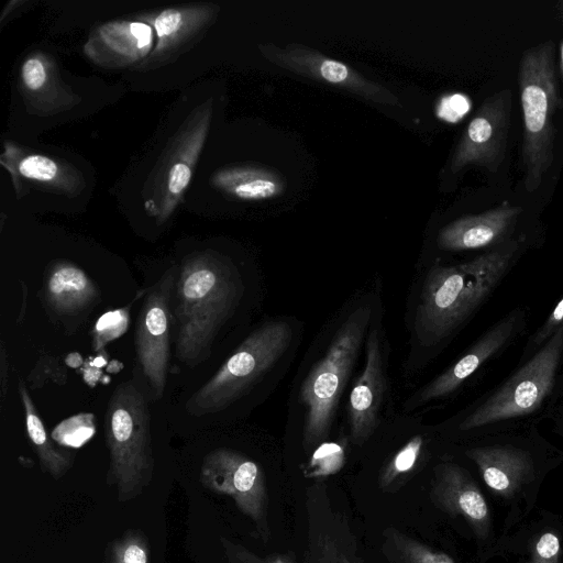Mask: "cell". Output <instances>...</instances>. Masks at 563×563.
Wrapping results in <instances>:
<instances>
[{
  "mask_svg": "<svg viewBox=\"0 0 563 563\" xmlns=\"http://www.w3.org/2000/svg\"><path fill=\"white\" fill-rule=\"evenodd\" d=\"M555 46L547 41L527 48L518 67L523 136L521 159L527 191L537 190L554 161L555 114L562 106Z\"/></svg>",
  "mask_w": 563,
  "mask_h": 563,
  "instance_id": "3",
  "label": "cell"
},
{
  "mask_svg": "<svg viewBox=\"0 0 563 563\" xmlns=\"http://www.w3.org/2000/svg\"><path fill=\"white\" fill-rule=\"evenodd\" d=\"M430 498L443 512L462 517L476 538L487 539L492 525L489 507L471 475L460 465L445 462L434 467Z\"/></svg>",
  "mask_w": 563,
  "mask_h": 563,
  "instance_id": "15",
  "label": "cell"
},
{
  "mask_svg": "<svg viewBox=\"0 0 563 563\" xmlns=\"http://www.w3.org/2000/svg\"><path fill=\"white\" fill-rule=\"evenodd\" d=\"M263 57L287 71L319 81L383 106H399L400 100L387 87L373 81L343 63L299 43L284 47L273 43L258 45Z\"/></svg>",
  "mask_w": 563,
  "mask_h": 563,
  "instance_id": "11",
  "label": "cell"
},
{
  "mask_svg": "<svg viewBox=\"0 0 563 563\" xmlns=\"http://www.w3.org/2000/svg\"><path fill=\"white\" fill-rule=\"evenodd\" d=\"M290 341L291 328L285 321L266 322L253 331L189 398L188 412L203 416L233 404L279 360Z\"/></svg>",
  "mask_w": 563,
  "mask_h": 563,
  "instance_id": "6",
  "label": "cell"
},
{
  "mask_svg": "<svg viewBox=\"0 0 563 563\" xmlns=\"http://www.w3.org/2000/svg\"><path fill=\"white\" fill-rule=\"evenodd\" d=\"M522 208L507 201L477 214L455 219L438 235V245L446 251H466L499 242L512 230Z\"/></svg>",
  "mask_w": 563,
  "mask_h": 563,
  "instance_id": "20",
  "label": "cell"
},
{
  "mask_svg": "<svg viewBox=\"0 0 563 563\" xmlns=\"http://www.w3.org/2000/svg\"><path fill=\"white\" fill-rule=\"evenodd\" d=\"M219 12L214 3H191L141 14L137 20L152 26L157 41L133 70H153L175 62L205 36Z\"/></svg>",
  "mask_w": 563,
  "mask_h": 563,
  "instance_id": "14",
  "label": "cell"
},
{
  "mask_svg": "<svg viewBox=\"0 0 563 563\" xmlns=\"http://www.w3.org/2000/svg\"><path fill=\"white\" fill-rule=\"evenodd\" d=\"M424 439L417 434L408 440L384 464L378 475V486L384 492L399 489L418 470L423 455Z\"/></svg>",
  "mask_w": 563,
  "mask_h": 563,
  "instance_id": "27",
  "label": "cell"
},
{
  "mask_svg": "<svg viewBox=\"0 0 563 563\" xmlns=\"http://www.w3.org/2000/svg\"><path fill=\"white\" fill-rule=\"evenodd\" d=\"M154 44L151 25L140 20H114L93 29L84 52L103 68L133 69L150 55Z\"/></svg>",
  "mask_w": 563,
  "mask_h": 563,
  "instance_id": "16",
  "label": "cell"
},
{
  "mask_svg": "<svg viewBox=\"0 0 563 563\" xmlns=\"http://www.w3.org/2000/svg\"><path fill=\"white\" fill-rule=\"evenodd\" d=\"M512 93L503 89L488 97L465 128L451 159V170L477 166L496 172L507 148Z\"/></svg>",
  "mask_w": 563,
  "mask_h": 563,
  "instance_id": "13",
  "label": "cell"
},
{
  "mask_svg": "<svg viewBox=\"0 0 563 563\" xmlns=\"http://www.w3.org/2000/svg\"><path fill=\"white\" fill-rule=\"evenodd\" d=\"M559 66H560L561 74L563 76V40H561L560 45H559Z\"/></svg>",
  "mask_w": 563,
  "mask_h": 563,
  "instance_id": "37",
  "label": "cell"
},
{
  "mask_svg": "<svg viewBox=\"0 0 563 563\" xmlns=\"http://www.w3.org/2000/svg\"><path fill=\"white\" fill-rule=\"evenodd\" d=\"M563 351V327L485 402L460 424L471 430L536 411L554 385Z\"/></svg>",
  "mask_w": 563,
  "mask_h": 563,
  "instance_id": "8",
  "label": "cell"
},
{
  "mask_svg": "<svg viewBox=\"0 0 563 563\" xmlns=\"http://www.w3.org/2000/svg\"><path fill=\"white\" fill-rule=\"evenodd\" d=\"M150 543L139 529H130L109 547V563H150Z\"/></svg>",
  "mask_w": 563,
  "mask_h": 563,
  "instance_id": "29",
  "label": "cell"
},
{
  "mask_svg": "<svg viewBox=\"0 0 563 563\" xmlns=\"http://www.w3.org/2000/svg\"><path fill=\"white\" fill-rule=\"evenodd\" d=\"M7 393V360L4 346H1V400H4Z\"/></svg>",
  "mask_w": 563,
  "mask_h": 563,
  "instance_id": "36",
  "label": "cell"
},
{
  "mask_svg": "<svg viewBox=\"0 0 563 563\" xmlns=\"http://www.w3.org/2000/svg\"><path fill=\"white\" fill-rule=\"evenodd\" d=\"M382 553L387 563H455L442 551L408 536L395 527L383 533Z\"/></svg>",
  "mask_w": 563,
  "mask_h": 563,
  "instance_id": "26",
  "label": "cell"
},
{
  "mask_svg": "<svg viewBox=\"0 0 563 563\" xmlns=\"http://www.w3.org/2000/svg\"><path fill=\"white\" fill-rule=\"evenodd\" d=\"M0 163L10 174L19 197L26 186L67 196L79 194L85 186L82 175L73 166L9 141L3 144Z\"/></svg>",
  "mask_w": 563,
  "mask_h": 563,
  "instance_id": "17",
  "label": "cell"
},
{
  "mask_svg": "<svg viewBox=\"0 0 563 563\" xmlns=\"http://www.w3.org/2000/svg\"><path fill=\"white\" fill-rule=\"evenodd\" d=\"M44 298L51 312L59 318H68L92 307L99 299V290L82 268L59 260L47 269Z\"/></svg>",
  "mask_w": 563,
  "mask_h": 563,
  "instance_id": "22",
  "label": "cell"
},
{
  "mask_svg": "<svg viewBox=\"0 0 563 563\" xmlns=\"http://www.w3.org/2000/svg\"><path fill=\"white\" fill-rule=\"evenodd\" d=\"M212 109V99H208L190 112L146 183L144 207L158 223L168 220L184 198L211 125Z\"/></svg>",
  "mask_w": 563,
  "mask_h": 563,
  "instance_id": "7",
  "label": "cell"
},
{
  "mask_svg": "<svg viewBox=\"0 0 563 563\" xmlns=\"http://www.w3.org/2000/svg\"><path fill=\"white\" fill-rule=\"evenodd\" d=\"M486 486L504 498L514 497L533 478L529 452L509 445L478 446L466 451Z\"/></svg>",
  "mask_w": 563,
  "mask_h": 563,
  "instance_id": "21",
  "label": "cell"
},
{
  "mask_svg": "<svg viewBox=\"0 0 563 563\" xmlns=\"http://www.w3.org/2000/svg\"><path fill=\"white\" fill-rule=\"evenodd\" d=\"M561 543L553 532H544L536 542L528 563H559Z\"/></svg>",
  "mask_w": 563,
  "mask_h": 563,
  "instance_id": "33",
  "label": "cell"
},
{
  "mask_svg": "<svg viewBox=\"0 0 563 563\" xmlns=\"http://www.w3.org/2000/svg\"><path fill=\"white\" fill-rule=\"evenodd\" d=\"M522 321L521 311H512L484 333L452 366L419 390L409 401L415 408L448 396L511 339Z\"/></svg>",
  "mask_w": 563,
  "mask_h": 563,
  "instance_id": "18",
  "label": "cell"
},
{
  "mask_svg": "<svg viewBox=\"0 0 563 563\" xmlns=\"http://www.w3.org/2000/svg\"><path fill=\"white\" fill-rule=\"evenodd\" d=\"M19 391L25 412L27 435L40 460L41 468L58 479L71 468L74 454L55 446L22 380L19 383Z\"/></svg>",
  "mask_w": 563,
  "mask_h": 563,
  "instance_id": "25",
  "label": "cell"
},
{
  "mask_svg": "<svg viewBox=\"0 0 563 563\" xmlns=\"http://www.w3.org/2000/svg\"><path fill=\"white\" fill-rule=\"evenodd\" d=\"M129 324L128 309H118L102 314L93 329L92 346L101 350L107 343L122 335Z\"/></svg>",
  "mask_w": 563,
  "mask_h": 563,
  "instance_id": "32",
  "label": "cell"
},
{
  "mask_svg": "<svg viewBox=\"0 0 563 563\" xmlns=\"http://www.w3.org/2000/svg\"><path fill=\"white\" fill-rule=\"evenodd\" d=\"M211 184L244 201L273 199L283 195L287 187L279 172L257 164H238L219 169L212 175Z\"/></svg>",
  "mask_w": 563,
  "mask_h": 563,
  "instance_id": "24",
  "label": "cell"
},
{
  "mask_svg": "<svg viewBox=\"0 0 563 563\" xmlns=\"http://www.w3.org/2000/svg\"><path fill=\"white\" fill-rule=\"evenodd\" d=\"M110 452L108 483L125 503L143 493L154 471L151 416L145 393L135 380L122 382L112 393L104 415Z\"/></svg>",
  "mask_w": 563,
  "mask_h": 563,
  "instance_id": "4",
  "label": "cell"
},
{
  "mask_svg": "<svg viewBox=\"0 0 563 563\" xmlns=\"http://www.w3.org/2000/svg\"><path fill=\"white\" fill-rule=\"evenodd\" d=\"M305 509L301 563H366L350 518L322 482L307 488Z\"/></svg>",
  "mask_w": 563,
  "mask_h": 563,
  "instance_id": "10",
  "label": "cell"
},
{
  "mask_svg": "<svg viewBox=\"0 0 563 563\" xmlns=\"http://www.w3.org/2000/svg\"><path fill=\"white\" fill-rule=\"evenodd\" d=\"M468 109L467 98L462 95H451L442 98L437 107V114L445 121L459 120Z\"/></svg>",
  "mask_w": 563,
  "mask_h": 563,
  "instance_id": "34",
  "label": "cell"
},
{
  "mask_svg": "<svg viewBox=\"0 0 563 563\" xmlns=\"http://www.w3.org/2000/svg\"><path fill=\"white\" fill-rule=\"evenodd\" d=\"M25 103L36 112L56 113L78 102L70 87L60 79L54 62L44 53L30 54L20 71Z\"/></svg>",
  "mask_w": 563,
  "mask_h": 563,
  "instance_id": "23",
  "label": "cell"
},
{
  "mask_svg": "<svg viewBox=\"0 0 563 563\" xmlns=\"http://www.w3.org/2000/svg\"><path fill=\"white\" fill-rule=\"evenodd\" d=\"M177 267L166 271L147 291L135 327L137 360L156 399L162 398L169 363V306Z\"/></svg>",
  "mask_w": 563,
  "mask_h": 563,
  "instance_id": "12",
  "label": "cell"
},
{
  "mask_svg": "<svg viewBox=\"0 0 563 563\" xmlns=\"http://www.w3.org/2000/svg\"><path fill=\"white\" fill-rule=\"evenodd\" d=\"M385 390L386 378L378 330L372 327L366 341L365 366L349 398L351 438L354 444L365 443L375 431Z\"/></svg>",
  "mask_w": 563,
  "mask_h": 563,
  "instance_id": "19",
  "label": "cell"
},
{
  "mask_svg": "<svg viewBox=\"0 0 563 563\" xmlns=\"http://www.w3.org/2000/svg\"><path fill=\"white\" fill-rule=\"evenodd\" d=\"M92 413H79L62 421L52 432V438L56 442L78 448L87 442L95 433Z\"/></svg>",
  "mask_w": 563,
  "mask_h": 563,
  "instance_id": "30",
  "label": "cell"
},
{
  "mask_svg": "<svg viewBox=\"0 0 563 563\" xmlns=\"http://www.w3.org/2000/svg\"><path fill=\"white\" fill-rule=\"evenodd\" d=\"M561 327H563V298L558 302L551 314L533 336L532 346H538L547 342Z\"/></svg>",
  "mask_w": 563,
  "mask_h": 563,
  "instance_id": "35",
  "label": "cell"
},
{
  "mask_svg": "<svg viewBox=\"0 0 563 563\" xmlns=\"http://www.w3.org/2000/svg\"><path fill=\"white\" fill-rule=\"evenodd\" d=\"M242 290L238 271L224 256L203 251L183 260L174 310L176 355L181 363L196 367L210 356L212 343Z\"/></svg>",
  "mask_w": 563,
  "mask_h": 563,
  "instance_id": "1",
  "label": "cell"
},
{
  "mask_svg": "<svg viewBox=\"0 0 563 563\" xmlns=\"http://www.w3.org/2000/svg\"><path fill=\"white\" fill-rule=\"evenodd\" d=\"M220 541L229 563H297L296 554L291 551L260 555L224 537Z\"/></svg>",
  "mask_w": 563,
  "mask_h": 563,
  "instance_id": "31",
  "label": "cell"
},
{
  "mask_svg": "<svg viewBox=\"0 0 563 563\" xmlns=\"http://www.w3.org/2000/svg\"><path fill=\"white\" fill-rule=\"evenodd\" d=\"M519 249V241H510L470 262L432 267L417 311L422 339L437 342L465 321L505 276Z\"/></svg>",
  "mask_w": 563,
  "mask_h": 563,
  "instance_id": "2",
  "label": "cell"
},
{
  "mask_svg": "<svg viewBox=\"0 0 563 563\" xmlns=\"http://www.w3.org/2000/svg\"><path fill=\"white\" fill-rule=\"evenodd\" d=\"M369 317L367 307L353 311L300 386L299 400L306 408L302 433L306 450L324 442L330 432L336 405L358 356Z\"/></svg>",
  "mask_w": 563,
  "mask_h": 563,
  "instance_id": "5",
  "label": "cell"
},
{
  "mask_svg": "<svg viewBox=\"0 0 563 563\" xmlns=\"http://www.w3.org/2000/svg\"><path fill=\"white\" fill-rule=\"evenodd\" d=\"M346 461L345 445L341 442L320 443L306 464L301 466L306 478L319 482L325 477L338 474Z\"/></svg>",
  "mask_w": 563,
  "mask_h": 563,
  "instance_id": "28",
  "label": "cell"
},
{
  "mask_svg": "<svg viewBox=\"0 0 563 563\" xmlns=\"http://www.w3.org/2000/svg\"><path fill=\"white\" fill-rule=\"evenodd\" d=\"M200 483L216 494L230 496L252 520L260 539H271L266 481L255 461L232 449H216L203 459Z\"/></svg>",
  "mask_w": 563,
  "mask_h": 563,
  "instance_id": "9",
  "label": "cell"
}]
</instances>
